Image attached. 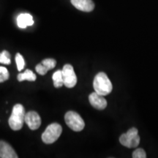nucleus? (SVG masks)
<instances>
[{"label": "nucleus", "instance_id": "obj_7", "mask_svg": "<svg viewBox=\"0 0 158 158\" xmlns=\"http://www.w3.org/2000/svg\"><path fill=\"white\" fill-rule=\"evenodd\" d=\"M25 122L31 130L38 129L41 124V118L37 112L29 111L26 114Z\"/></svg>", "mask_w": 158, "mask_h": 158}, {"label": "nucleus", "instance_id": "obj_2", "mask_svg": "<svg viewBox=\"0 0 158 158\" xmlns=\"http://www.w3.org/2000/svg\"><path fill=\"white\" fill-rule=\"evenodd\" d=\"M25 116L24 107L21 104L15 105L8 120L9 125L11 129L13 130H21L25 122Z\"/></svg>", "mask_w": 158, "mask_h": 158}, {"label": "nucleus", "instance_id": "obj_12", "mask_svg": "<svg viewBox=\"0 0 158 158\" xmlns=\"http://www.w3.org/2000/svg\"><path fill=\"white\" fill-rule=\"evenodd\" d=\"M18 81H35L36 80V75L30 70H27L23 73L18 75Z\"/></svg>", "mask_w": 158, "mask_h": 158}, {"label": "nucleus", "instance_id": "obj_11", "mask_svg": "<svg viewBox=\"0 0 158 158\" xmlns=\"http://www.w3.org/2000/svg\"><path fill=\"white\" fill-rule=\"evenodd\" d=\"M17 24L19 28L25 29L28 26L34 24V20L32 16L29 13H22L17 18Z\"/></svg>", "mask_w": 158, "mask_h": 158}, {"label": "nucleus", "instance_id": "obj_15", "mask_svg": "<svg viewBox=\"0 0 158 158\" xmlns=\"http://www.w3.org/2000/svg\"><path fill=\"white\" fill-rule=\"evenodd\" d=\"M15 62H16L17 68L19 71H21L25 66V61L23 59L22 55L18 53L15 56Z\"/></svg>", "mask_w": 158, "mask_h": 158}, {"label": "nucleus", "instance_id": "obj_9", "mask_svg": "<svg viewBox=\"0 0 158 158\" xmlns=\"http://www.w3.org/2000/svg\"><path fill=\"white\" fill-rule=\"evenodd\" d=\"M0 157L18 158L19 157L9 143L4 141H0Z\"/></svg>", "mask_w": 158, "mask_h": 158}, {"label": "nucleus", "instance_id": "obj_13", "mask_svg": "<svg viewBox=\"0 0 158 158\" xmlns=\"http://www.w3.org/2000/svg\"><path fill=\"white\" fill-rule=\"evenodd\" d=\"M54 85L56 88H60L64 85V81L62 77V71L57 70L54 73L52 76Z\"/></svg>", "mask_w": 158, "mask_h": 158}, {"label": "nucleus", "instance_id": "obj_3", "mask_svg": "<svg viewBox=\"0 0 158 158\" xmlns=\"http://www.w3.org/2000/svg\"><path fill=\"white\" fill-rule=\"evenodd\" d=\"M62 133V126L58 123L51 124L47 127L42 135V140L45 143L51 144L54 143L60 137Z\"/></svg>", "mask_w": 158, "mask_h": 158}, {"label": "nucleus", "instance_id": "obj_10", "mask_svg": "<svg viewBox=\"0 0 158 158\" xmlns=\"http://www.w3.org/2000/svg\"><path fill=\"white\" fill-rule=\"evenodd\" d=\"M71 3L76 9L84 12H91L94 8L92 0H71Z\"/></svg>", "mask_w": 158, "mask_h": 158}, {"label": "nucleus", "instance_id": "obj_18", "mask_svg": "<svg viewBox=\"0 0 158 158\" xmlns=\"http://www.w3.org/2000/svg\"><path fill=\"white\" fill-rule=\"evenodd\" d=\"M133 158H146L147 157V154L145 151L141 148L140 149H135L133 152Z\"/></svg>", "mask_w": 158, "mask_h": 158}, {"label": "nucleus", "instance_id": "obj_5", "mask_svg": "<svg viewBox=\"0 0 158 158\" xmlns=\"http://www.w3.org/2000/svg\"><path fill=\"white\" fill-rule=\"evenodd\" d=\"M64 121L71 130L76 132L81 131L84 128L85 123L81 116L73 110L67 112L64 115Z\"/></svg>", "mask_w": 158, "mask_h": 158}, {"label": "nucleus", "instance_id": "obj_14", "mask_svg": "<svg viewBox=\"0 0 158 158\" xmlns=\"http://www.w3.org/2000/svg\"><path fill=\"white\" fill-rule=\"evenodd\" d=\"M0 63L5 64H10L11 63L10 54L7 51L4 50L2 52L0 53Z\"/></svg>", "mask_w": 158, "mask_h": 158}, {"label": "nucleus", "instance_id": "obj_1", "mask_svg": "<svg viewBox=\"0 0 158 158\" xmlns=\"http://www.w3.org/2000/svg\"><path fill=\"white\" fill-rule=\"evenodd\" d=\"M94 89L97 93L102 96L109 94L113 89L111 82L105 73H99L94 77L93 81Z\"/></svg>", "mask_w": 158, "mask_h": 158}, {"label": "nucleus", "instance_id": "obj_6", "mask_svg": "<svg viewBox=\"0 0 158 158\" xmlns=\"http://www.w3.org/2000/svg\"><path fill=\"white\" fill-rule=\"evenodd\" d=\"M62 71L64 86L68 88L74 87L77 83V77L72 65L65 64Z\"/></svg>", "mask_w": 158, "mask_h": 158}, {"label": "nucleus", "instance_id": "obj_4", "mask_svg": "<svg viewBox=\"0 0 158 158\" xmlns=\"http://www.w3.org/2000/svg\"><path fill=\"white\" fill-rule=\"evenodd\" d=\"M141 138L138 135V131L135 127H132L126 133L119 137V142L122 145L127 148L137 147L140 143Z\"/></svg>", "mask_w": 158, "mask_h": 158}, {"label": "nucleus", "instance_id": "obj_17", "mask_svg": "<svg viewBox=\"0 0 158 158\" xmlns=\"http://www.w3.org/2000/svg\"><path fill=\"white\" fill-rule=\"evenodd\" d=\"M10 77L9 72L5 67H0V83H2L8 80Z\"/></svg>", "mask_w": 158, "mask_h": 158}, {"label": "nucleus", "instance_id": "obj_8", "mask_svg": "<svg viewBox=\"0 0 158 158\" xmlns=\"http://www.w3.org/2000/svg\"><path fill=\"white\" fill-rule=\"evenodd\" d=\"M89 100L90 104L96 109L103 110L107 106V101L105 99L104 96L100 95L96 92L90 94L89 97Z\"/></svg>", "mask_w": 158, "mask_h": 158}, {"label": "nucleus", "instance_id": "obj_19", "mask_svg": "<svg viewBox=\"0 0 158 158\" xmlns=\"http://www.w3.org/2000/svg\"><path fill=\"white\" fill-rule=\"evenodd\" d=\"M35 70H36V72L37 73L41 75V76H44V75L46 74L47 72L48 71V69L45 68V67L42 64V63L37 64L36 66V68H35Z\"/></svg>", "mask_w": 158, "mask_h": 158}, {"label": "nucleus", "instance_id": "obj_16", "mask_svg": "<svg viewBox=\"0 0 158 158\" xmlns=\"http://www.w3.org/2000/svg\"><path fill=\"white\" fill-rule=\"evenodd\" d=\"M48 70H52L56 64V61L54 59H45L41 62Z\"/></svg>", "mask_w": 158, "mask_h": 158}]
</instances>
